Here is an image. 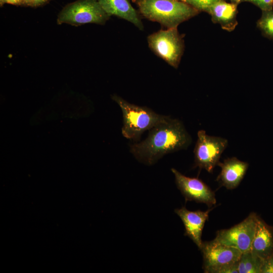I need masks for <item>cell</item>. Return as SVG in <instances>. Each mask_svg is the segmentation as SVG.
Masks as SVG:
<instances>
[{
  "mask_svg": "<svg viewBox=\"0 0 273 273\" xmlns=\"http://www.w3.org/2000/svg\"><path fill=\"white\" fill-rule=\"evenodd\" d=\"M191 143L182 122L170 117L151 128L145 140L131 145L130 151L139 160L151 165L167 154L187 148Z\"/></svg>",
  "mask_w": 273,
  "mask_h": 273,
  "instance_id": "1",
  "label": "cell"
},
{
  "mask_svg": "<svg viewBox=\"0 0 273 273\" xmlns=\"http://www.w3.org/2000/svg\"><path fill=\"white\" fill-rule=\"evenodd\" d=\"M203 258L206 273H239L238 261L242 253L239 250L214 239L203 242L199 249Z\"/></svg>",
  "mask_w": 273,
  "mask_h": 273,
  "instance_id": "4",
  "label": "cell"
},
{
  "mask_svg": "<svg viewBox=\"0 0 273 273\" xmlns=\"http://www.w3.org/2000/svg\"><path fill=\"white\" fill-rule=\"evenodd\" d=\"M212 209L205 211L200 210L190 211L185 207H183L174 210L184 223L185 235L188 236L199 249L203 243L201 239L203 229L205 223L208 219L209 213Z\"/></svg>",
  "mask_w": 273,
  "mask_h": 273,
  "instance_id": "10",
  "label": "cell"
},
{
  "mask_svg": "<svg viewBox=\"0 0 273 273\" xmlns=\"http://www.w3.org/2000/svg\"><path fill=\"white\" fill-rule=\"evenodd\" d=\"M250 250L263 259L273 255V227L259 217Z\"/></svg>",
  "mask_w": 273,
  "mask_h": 273,
  "instance_id": "14",
  "label": "cell"
},
{
  "mask_svg": "<svg viewBox=\"0 0 273 273\" xmlns=\"http://www.w3.org/2000/svg\"><path fill=\"white\" fill-rule=\"evenodd\" d=\"M238 5L228 3L225 0L219 1L209 8L207 11L213 23H218L224 30L231 32L236 28Z\"/></svg>",
  "mask_w": 273,
  "mask_h": 273,
  "instance_id": "13",
  "label": "cell"
},
{
  "mask_svg": "<svg viewBox=\"0 0 273 273\" xmlns=\"http://www.w3.org/2000/svg\"><path fill=\"white\" fill-rule=\"evenodd\" d=\"M112 99L121 108L123 114L122 133L127 139L136 140L145 131L166 121L170 117L157 114L146 107L137 106L114 95Z\"/></svg>",
  "mask_w": 273,
  "mask_h": 273,
  "instance_id": "3",
  "label": "cell"
},
{
  "mask_svg": "<svg viewBox=\"0 0 273 273\" xmlns=\"http://www.w3.org/2000/svg\"><path fill=\"white\" fill-rule=\"evenodd\" d=\"M4 0H0V5H1V6H3L4 5Z\"/></svg>",
  "mask_w": 273,
  "mask_h": 273,
  "instance_id": "24",
  "label": "cell"
},
{
  "mask_svg": "<svg viewBox=\"0 0 273 273\" xmlns=\"http://www.w3.org/2000/svg\"><path fill=\"white\" fill-rule=\"evenodd\" d=\"M140 14L167 28H176L200 12L180 0H132Z\"/></svg>",
  "mask_w": 273,
  "mask_h": 273,
  "instance_id": "2",
  "label": "cell"
},
{
  "mask_svg": "<svg viewBox=\"0 0 273 273\" xmlns=\"http://www.w3.org/2000/svg\"><path fill=\"white\" fill-rule=\"evenodd\" d=\"M257 26L266 37L273 40V10L262 11Z\"/></svg>",
  "mask_w": 273,
  "mask_h": 273,
  "instance_id": "16",
  "label": "cell"
},
{
  "mask_svg": "<svg viewBox=\"0 0 273 273\" xmlns=\"http://www.w3.org/2000/svg\"><path fill=\"white\" fill-rule=\"evenodd\" d=\"M32 0H24V6L31 7Z\"/></svg>",
  "mask_w": 273,
  "mask_h": 273,
  "instance_id": "23",
  "label": "cell"
},
{
  "mask_svg": "<svg viewBox=\"0 0 273 273\" xmlns=\"http://www.w3.org/2000/svg\"><path fill=\"white\" fill-rule=\"evenodd\" d=\"M50 0H32L31 7H37L44 5Z\"/></svg>",
  "mask_w": 273,
  "mask_h": 273,
  "instance_id": "21",
  "label": "cell"
},
{
  "mask_svg": "<svg viewBox=\"0 0 273 273\" xmlns=\"http://www.w3.org/2000/svg\"><path fill=\"white\" fill-rule=\"evenodd\" d=\"M230 1H231V3H234L237 5L241 3V2L247 1V0H230Z\"/></svg>",
  "mask_w": 273,
  "mask_h": 273,
  "instance_id": "22",
  "label": "cell"
},
{
  "mask_svg": "<svg viewBox=\"0 0 273 273\" xmlns=\"http://www.w3.org/2000/svg\"><path fill=\"white\" fill-rule=\"evenodd\" d=\"M110 16H115L125 20L139 28L144 30L141 18L132 6L129 0H96Z\"/></svg>",
  "mask_w": 273,
  "mask_h": 273,
  "instance_id": "12",
  "label": "cell"
},
{
  "mask_svg": "<svg viewBox=\"0 0 273 273\" xmlns=\"http://www.w3.org/2000/svg\"><path fill=\"white\" fill-rule=\"evenodd\" d=\"M221 171L216 180L221 186L228 190L236 188L244 178L248 169L247 162L241 161L236 157L230 158L219 162Z\"/></svg>",
  "mask_w": 273,
  "mask_h": 273,
  "instance_id": "11",
  "label": "cell"
},
{
  "mask_svg": "<svg viewBox=\"0 0 273 273\" xmlns=\"http://www.w3.org/2000/svg\"><path fill=\"white\" fill-rule=\"evenodd\" d=\"M264 259L251 250L242 253L238 261L239 273H261Z\"/></svg>",
  "mask_w": 273,
  "mask_h": 273,
  "instance_id": "15",
  "label": "cell"
},
{
  "mask_svg": "<svg viewBox=\"0 0 273 273\" xmlns=\"http://www.w3.org/2000/svg\"><path fill=\"white\" fill-rule=\"evenodd\" d=\"M261 273H273V255L264 259Z\"/></svg>",
  "mask_w": 273,
  "mask_h": 273,
  "instance_id": "19",
  "label": "cell"
},
{
  "mask_svg": "<svg viewBox=\"0 0 273 273\" xmlns=\"http://www.w3.org/2000/svg\"><path fill=\"white\" fill-rule=\"evenodd\" d=\"M198 139L194 149L195 163L200 169H204L212 173L219 162L221 155L227 147L226 139L210 136L203 130L198 131Z\"/></svg>",
  "mask_w": 273,
  "mask_h": 273,
  "instance_id": "7",
  "label": "cell"
},
{
  "mask_svg": "<svg viewBox=\"0 0 273 273\" xmlns=\"http://www.w3.org/2000/svg\"><path fill=\"white\" fill-rule=\"evenodd\" d=\"M110 17L96 0H77L63 8L57 22L75 26L87 23L104 25Z\"/></svg>",
  "mask_w": 273,
  "mask_h": 273,
  "instance_id": "5",
  "label": "cell"
},
{
  "mask_svg": "<svg viewBox=\"0 0 273 273\" xmlns=\"http://www.w3.org/2000/svg\"><path fill=\"white\" fill-rule=\"evenodd\" d=\"M259 216L251 213L244 220L228 229L218 231L214 240L242 253L250 250Z\"/></svg>",
  "mask_w": 273,
  "mask_h": 273,
  "instance_id": "8",
  "label": "cell"
},
{
  "mask_svg": "<svg viewBox=\"0 0 273 273\" xmlns=\"http://www.w3.org/2000/svg\"><path fill=\"white\" fill-rule=\"evenodd\" d=\"M171 170L174 175L176 186L186 201L204 203L209 207L215 205V193L202 180L187 176L173 168Z\"/></svg>",
  "mask_w": 273,
  "mask_h": 273,
  "instance_id": "9",
  "label": "cell"
},
{
  "mask_svg": "<svg viewBox=\"0 0 273 273\" xmlns=\"http://www.w3.org/2000/svg\"><path fill=\"white\" fill-rule=\"evenodd\" d=\"M192 7H194L199 12H207L210 7L214 4L223 0H180Z\"/></svg>",
  "mask_w": 273,
  "mask_h": 273,
  "instance_id": "17",
  "label": "cell"
},
{
  "mask_svg": "<svg viewBox=\"0 0 273 273\" xmlns=\"http://www.w3.org/2000/svg\"><path fill=\"white\" fill-rule=\"evenodd\" d=\"M260 8L262 11L273 10V0H247Z\"/></svg>",
  "mask_w": 273,
  "mask_h": 273,
  "instance_id": "18",
  "label": "cell"
},
{
  "mask_svg": "<svg viewBox=\"0 0 273 273\" xmlns=\"http://www.w3.org/2000/svg\"><path fill=\"white\" fill-rule=\"evenodd\" d=\"M150 49L171 66L177 68L183 55L185 44L177 27L160 30L148 36Z\"/></svg>",
  "mask_w": 273,
  "mask_h": 273,
  "instance_id": "6",
  "label": "cell"
},
{
  "mask_svg": "<svg viewBox=\"0 0 273 273\" xmlns=\"http://www.w3.org/2000/svg\"><path fill=\"white\" fill-rule=\"evenodd\" d=\"M9 4L15 6H24V0H4V5Z\"/></svg>",
  "mask_w": 273,
  "mask_h": 273,
  "instance_id": "20",
  "label": "cell"
}]
</instances>
